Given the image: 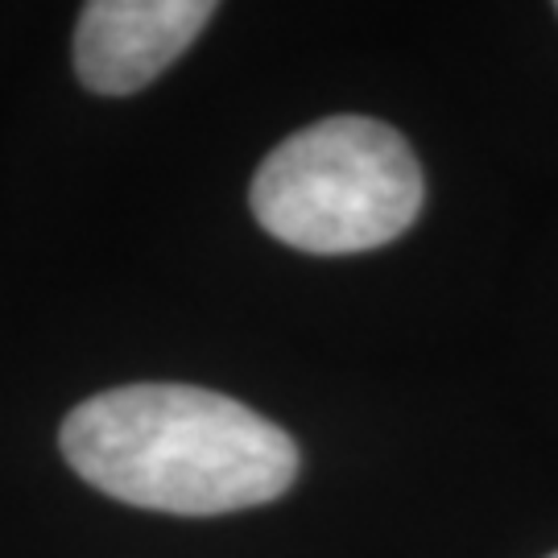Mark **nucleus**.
Masks as SVG:
<instances>
[{
    "label": "nucleus",
    "mask_w": 558,
    "mask_h": 558,
    "mask_svg": "<svg viewBox=\"0 0 558 558\" xmlns=\"http://www.w3.org/2000/svg\"><path fill=\"white\" fill-rule=\"evenodd\" d=\"M426 182L398 129L373 117H327L260 161L248 203L274 240L339 257L398 240L418 220Z\"/></svg>",
    "instance_id": "f03ea898"
},
{
    "label": "nucleus",
    "mask_w": 558,
    "mask_h": 558,
    "mask_svg": "<svg viewBox=\"0 0 558 558\" xmlns=\"http://www.w3.org/2000/svg\"><path fill=\"white\" fill-rule=\"evenodd\" d=\"M211 17V0H92L75 29V71L100 96H133L174 66Z\"/></svg>",
    "instance_id": "7ed1b4c3"
},
{
    "label": "nucleus",
    "mask_w": 558,
    "mask_h": 558,
    "mask_svg": "<svg viewBox=\"0 0 558 558\" xmlns=\"http://www.w3.org/2000/svg\"><path fill=\"white\" fill-rule=\"evenodd\" d=\"M550 558H558V555H550Z\"/></svg>",
    "instance_id": "20e7f679"
},
{
    "label": "nucleus",
    "mask_w": 558,
    "mask_h": 558,
    "mask_svg": "<svg viewBox=\"0 0 558 558\" xmlns=\"http://www.w3.org/2000/svg\"><path fill=\"white\" fill-rule=\"evenodd\" d=\"M62 456L112 500L216 518L278 500L299 480V442L278 422L199 385H120L75 405Z\"/></svg>",
    "instance_id": "f257e3e1"
}]
</instances>
